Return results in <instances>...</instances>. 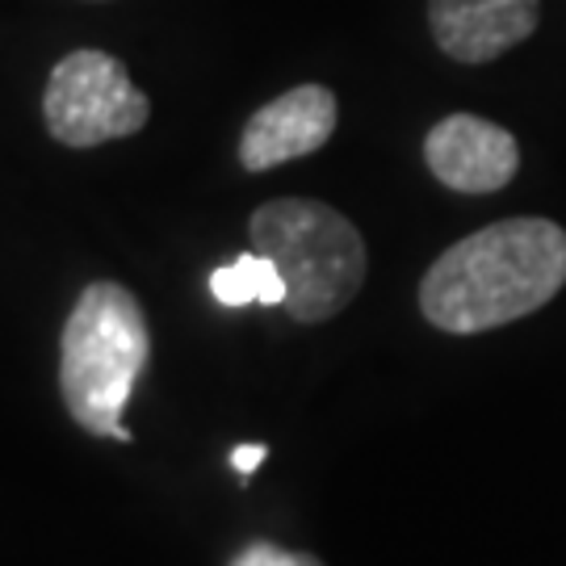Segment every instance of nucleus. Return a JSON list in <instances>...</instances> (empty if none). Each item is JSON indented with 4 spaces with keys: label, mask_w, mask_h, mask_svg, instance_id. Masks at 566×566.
Segmentation results:
<instances>
[{
    "label": "nucleus",
    "mask_w": 566,
    "mask_h": 566,
    "mask_svg": "<svg viewBox=\"0 0 566 566\" xmlns=\"http://www.w3.org/2000/svg\"><path fill=\"white\" fill-rule=\"evenodd\" d=\"M566 285V231L549 219H504L428 264L420 311L432 327L474 336L525 319Z\"/></svg>",
    "instance_id": "obj_1"
},
{
    "label": "nucleus",
    "mask_w": 566,
    "mask_h": 566,
    "mask_svg": "<svg viewBox=\"0 0 566 566\" xmlns=\"http://www.w3.org/2000/svg\"><path fill=\"white\" fill-rule=\"evenodd\" d=\"M151 357V332L139 298L122 282H88L60 340V390L67 416L93 432L130 441L122 411Z\"/></svg>",
    "instance_id": "obj_2"
},
{
    "label": "nucleus",
    "mask_w": 566,
    "mask_h": 566,
    "mask_svg": "<svg viewBox=\"0 0 566 566\" xmlns=\"http://www.w3.org/2000/svg\"><path fill=\"white\" fill-rule=\"evenodd\" d=\"M252 252L282 269L285 311L298 324H324L357 298L365 282V240L336 206L315 198H273L248 219Z\"/></svg>",
    "instance_id": "obj_3"
},
{
    "label": "nucleus",
    "mask_w": 566,
    "mask_h": 566,
    "mask_svg": "<svg viewBox=\"0 0 566 566\" xmlns=\"http://www.w3.org/2000/svg\"><path fill=\"white\" fill-rule=\"evenodd\" d=\"M151 118L147 93L135 88L130 72L109 51L81 46L63 55L42 93V122L46 135L72 151H88L114 139L139 135Z\"/></svg>",
    "instance_id": "obj_4"
},
{
    "label": "nucleus",
    "mask_w": 566,
    "mask_h": 566,
    "mask_svg": "<svg viewBox=\"0 0 566 566\" xmlns=\"http://www.w3.org/2000/svg\"><path fill=\"white\" fill-rule=\"evenodd\" d=\"M428 172L458 193H495L521 168V143L500 122L479 114H449L424 139Z\"/></svg>",
    "instance_id": "obj_5"
},
{
    "label": "nucleus",
    "mask_w": 566,
    "mask_h": 566,
    "mask_svg": "<svg viewBox=\"0 0 566 566\" xmlns=\"http://www.w3.org/2000/svg\"><path fill=\"white\" fill-rule=\"evenodd\" d=\"M340 105L324 84H298L261 105L240 135V164L248 172H269L277 164L303 160L336 135Z\"/></svg>",
    "instance_id": "obj_6"
},
{
    "label": "nucleus",
    "mask_w": 566,
    "mask_h": 566,
    "mask_svg": "<svg viewBox=\"0 0 566 566\" xmlns=\"http://www.w3.org/2000/svg\"><path fill=\"white\" fill-rule=\"evenodd\" d=\"M542 0H428V30L458 63H491L537 30Z\"/></svg>",
    "instance_id": "obj_7"
},
{
    "label": "nucleus",
    "mask_w": 566,
    "mask_h": 566,
    "mask_svg": "<svg viewBox=\"0 0 566 566\" xmlns=\"http://www.w3.org/2000/svg\"><path fill=\"white\" fill-rule=\"evenodd\" d=\"M210 294L223 306H285V277L282 269L261 256V252H243L231 264L210 273Z\"/></svg>",
    "instance_id": "obj_8"
},
{
    "label": "nucleus",
    "mask_w": 566,
    "mask_h": 566,
    "mask_svg": "<svg viewBox=\"0 0 566 566\" xmlns=\"http://www.w3.org/2000/svg\"><path fill=\"white\" fill-rule=\"evenodd\" d=\"M282 546H273V542H252L248 549H240V558L231 566H282Z\"/></svg>",
    "instance_id": "obj_9"
},
{
    "label": "nucleus",
    "mask_w": 566,
    "mask_h": 566,
    "mask_svg": "<svg viewBox=\"0 0 566 566\" xmlns=\"http://www.w3.org/2000/svg\"><path fill=\"white\" fill-rule=\"evenodd\" d=\"M264 458H269V449H264V446H235V449H231V465L240 470V479H248V474H252Z\"/></svg>",
    "instance_id": "obj_10"
},
{
    "label": "nucleus",
    "mask_w": 566,
    "mask_h": 566,
    "mask_svg": "<svg viewBox=\"0 0 566 566\" xmlns=\"http://www.w3.org/2000/svg\"><path fill=\"white\" fill-rule=\"evenodd\" d=\"M282 566H324V563H319L315 554H303V549H285Z\"/></svg>",
    "instance_id": "obj_11"
}]
</instances>
